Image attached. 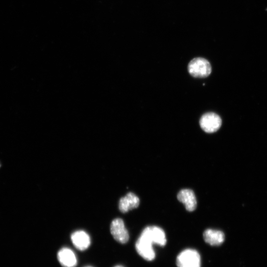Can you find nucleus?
I'll use <instances>...</instances> for the list:
<instances>
[{
    "mask_svg": "<svg viewBox=\"0 0 267 267\" xmlns=\"http://www.w3.org/2000/svg\"><path fill=\"white\" fill-rule=\"evenodd\" d=\"M201 256L193 250L187 249L181 252L176 260L178 267H201Z\"/></svg>",
    "mask_w": 267,
    "mask_h": 267,
    "instance_id": "nucleus-3",
    "label": "nucleus"
},
{
    "mask_svg": "<svg viewBox=\"0 0 267 267\" xmlns=\"http://www.w3.org/2000/svg\"><path fill=\"white\" fill-rule=\"evenodd\" d=\"M153 244H155L153 238L143 230L136 242V251L144 259L152 261L156 257Z\"/></svg>",
    "mask_w": 267,
    "mask_h": 267,
    "instance_id": "nucleus-1",
    "label": "nucleus"
},
{
    "mask_svg": "<svg viewBox=\"0 0 267 267\" xmlns=\"http://www.w3.org/2000/svg\"><path fill=\"white\" fill-rule=\"evenodd\" d=\"M200 124L204 131L207 133H213L220 128L222 120L218 114L213 112H208L202 116Z\"/></svg>",
    "mask_w": 267,
    "mask_h": 267,
    "instance_id": "nucleus-4",
    "label": "nucleus"
},
{
    "mask_svg": "<svg viewBox=\"0 0 267 267\" xmlns=\"http://www.w3.org/2000/svg\"><path fill=\"white\" fill-rule=\"evenodd\" d=\"M140 199L132 192H129L119 201V208L121 212L127 213L131 210L137 208L140 204Z\"/></svg>",
    "mask_w": 267,
    "mask_h": 267,
    "instance_id": "nucleus-9",
    "label": "nucleus"
},
{
    "mask_svg": "<svg viewBox=\"0 0 267 267\" xmlns=\"http://www.w3.org/2000/svg\"><path fill=\"white\" fill-rule=\"evenodd\" d=\"M179 202L183 203L187 211L192 212L197 206V201L195 193L189 189H183L179 191L177 195Z\"/></svg>",
    "mask_w": 267,
    "mask_h": 267,
    "instance_id": "nucleus-6",
    "label": "nucleus"
},
{
    "mask_svg": "<svg viewBox=\"0 0 267 267\" xmlns=\"http://www.w3.org/2000/svg\"><path fill=\"white\" fill-rule=\"evenodd\" d=\"M73 245L79 250L84 251L88 249L91 245V238L89 235L84 231H77L71 236Z\"/></svg>",
    "mask_w": 267,
    "mask_h": 267,
    "instance_id": "nucleus-8",
    "label": "nucleus"
},
{
    "mask_svg": "<svg viewBox=\"0 0 267 267\" xmlns=\"http://www.w3.org/2000/svg\"><path fill=\"white\" fill-rule=\"evenodd\" d=\"M114 267H124L122 266L118 265V266H115Z\"/></svg>",
    "mask_w": 267,
    "mask_h": 267,
    "instance_id": "nucleus-11",
    "label": "nucleus"
},
{
    "mask_svg": "<svg viewBox=\"0 0 267 267\" xmlns=\"http://www.w3.org/2000/svg\"><path fill=\"white\" fill-rule=\"evenodd\" d=\"M110 232L115 240L120 244L127 243L129 235L123 220L116 218L113 220L110 225Z\"/></svg>",
    "mask_w": 267,
    "mask_h": 267,
    "instance_id": "nucleus-5",
    "label": "nucleus"
},
{
    "mask_svg": "<svg viewBox=\"0 0 267 267\" xmlns=\"http://www.w3.org/2000/svg\"><path fill=\"white\" fill-rule=\"evenodd\" d=\"M57 258L61 265L63 267H76L78 259L74 251L67 248L61 249L57 254Z\"/></svg>",
    "mask_w": 267,
    "mask_h": 267,
    "instance_id": "nucleus-7",
    "label": "nucleus"
},
{
    "mask_svg": "<svg viewBox=\"0 0 267 267\" xmlns=\"http://www.w3.org/2000/svg\"><path fill=\"white\" fill-rule=\"evenodd\" d=\"M204 238L206 243L212 246L222 245L225 240V235L220 230L207 229L204 233Z\"/></svg>",
    "mask_w": 267,
    "mask_h": 267,
    "instance_id": "nucleus-10",
    "label": "nucleus"
},
{
    "mask_svg": "<svg viewBox=\"0 0 267 267\" xmlns=\"http://www.w3.org/2000/svg\"><path fill=\"white\" fill-rule=\"evenodd\" d=\"M188 71L192 77L204 79L211 74L212 68L210 63L207 60L198 58L190 62L188 65Z\"/></svg>",
    "mask_w": 267,
    "mask_h": 267,
    "instance_id": "nucleus-2",
    "label": "nucleus"
},
{
    "mask_svg": "<svg viewBox=\"0 0 267 267\" xmlns=\"http://www.w3.org/2000/svg\"><path fill=\"white\" fill-rule=\"evenodd\" d=\"M93 267L92 266H86V267Z\"/></svg>",
    "mask_w": 267,
    "mask_h": 267,
    "instance_id": "nucleus-12",
    "label": "nucleus"
}]
</instances>
